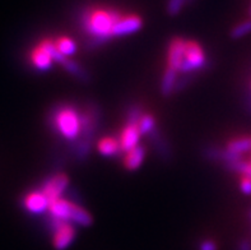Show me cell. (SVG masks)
I'll return each mask as SVG.
<instances>
[{
    "label": "cell",
    "mask_w": 251,
    "mask_h": 250,
    "mask_svg": "<svg viewBox=\"0 0 251 250\" xmlns=\"http://www.w3.org/2000/svg\"><path fill=\"white\" fill-rule=\"evenodd\" d=\"M123 17L116 9H91L84 8L79 14L80 27L89 38L86 42V50H95L107 44L112 38V28Z\"/></svg>",
    "instance_id": "obj_1"
},
{
    "label": "cell",
    "mask_w": 251,
    "mask_h": 250,
    "mask_svg": "<svg viewBox=\"0 0 251 250\" xmlns=\"http://www.w3.org/2000/svg\"><path fill=\"white\" fill-rule=\"evenodd\" d=\"M102 119V111L100 105L95 101H89L80 111V136L73 144L74 157L78 162L86 161L91 155L93 142H95L97 130L100 129Z\"/></svg>",
    "instance_id": "obj_2"
},
{
    "label": "cell",
    "mask_w": 251,
    "mask_h": 250,
    "mask_svg": "<svg viewBox=\"0 0 251 250\" xmlns=\"http://www.w3.org/2000/svg\"><path fill=\"white\" fill-rule=\"evenodd\" d=\"M49 125L64 139L74 143L80 136V111L69 104H59L50 111Z\"/></svg>",
    "instance_id": "obj_3"
},
{
    "label": "cell",
    "mask_w": 251,
    "mask_h": 250,
    "mask_svg": "<svg viewBox=\"0 0 251 250\" xmlns=\"http://www.w3.org/2000/svg\"><path fill=\"white\" fill-rule=\"evenodd\" d=\"M49 212H50L51 217L70 222L75 226L89 227L93 223L92 215L88 211L78 206L73 200H68L65 198L52 200L49 207Z\"/></svg>",
    "instance_id": "obj_4"
},
{
    "label": "cell",
    "mask_w": 251,
    "mask_h": 250,
    "mask_svg": "<svg viewBox=\"0 0 251 250\" xmlns=\"http://www.w3.org/2000/svg\"><path fill=\"white\" fill-rule=\"evenodd\" d=\"M40 45H41L42 48H44L45 50L48 51L49 54H50V56L52 57L54 63L60 64L61 67L67 70L70 76H73L75 80L84 83V84L91 83L92 78H91L88 72H87V70L84 69L79 63L72 60L70 57L61 55L60 53L56 50V48H55V42L52 41V40H50V38H45V40H42V41L40 42Z\"/></svg>",
    "instance_id": "obj_5"
},
{
    "label": "cell",
    "mask_w": 251,
    "mask_h": 250,
    "mask_svg": "<svg viewBox=\"0 0 251 250\" xmlns=\"http://www.w3.org/2000/svg\"><path fill=\"white\" fill-rule=\"evenodd\" d=\"M49 228L52 234V247L55 250H67L76 238L75 225L70 222L51 217L49 219Z\"/></svg>",
    "instance_id": "obj_6"
},
{
    "label": "cell",
    "mask_w": 251,
    "mask_h": 250,
    "mask_svg": "<svg viewBox=\"0 0 251 250\" xmlns=\"http://www.w3.org/2000/svg\"><path fill=\"white\" fill-rule=\"evenodd\" d=\"M207 65V57L204 50L197 41H188L185 45V56L180 73L193 74L203 69Z\"/></svg>",
    "instance_id": "obj_7"
},
{
    "label": "cell",
    "mask_w": 251,
    "mask_h": 250,
    "mask_svg": "<svg viewBox=\"0 0 251 250\" xmlns=\"http://www.w3.org/2000/svg\"><path fill=\"white\" fill-rule=\"evenodd\" d=\"M69 177H68L67 174L56 172V174H52L42 181L40 190L48 196L51 203L52 200H56L60 198L61 194L69 187Z\"/></svg>",
    "instance_id": "obj_8"
},
{
    "label": "cell",
    "mask_w": 251,
    "mask_h": 250,
    "mask_svg": "<svg viewBox=\"0 0 251 250\" xmlns=\"http://www.w3.org/2000/svg\"><path fill=\"white\" fill-rule=\"evenodd\" d=\"M22 206L25 207L27 212L32 213V215H41V213L49 211L50 200L41 190H33L23 196Z\"/></svg>",
    "instance_id": "obj_9"
},
{
    "label": "cell",
    "mask_w": 251,
    "mask_h": 250,
    "mask_svg": "<svg viewBox=\"0 0 251 250\" xmlns=\"http://www.w3.org/2000/svg\"><path fill=\"white\" fill-rule=\"evenodd\" d=\"M185 45H186V40L181 37H174L170 41L169 49H167V67L176 70L177 73H180L182 61H184Z\"/></svg>",
    "instance_id": "obj_10"
},
{
    "label": "cell",
    "mask_w": 251,
    "mask_h": 250,
    "mask_svg": "<svg viewBox=\"0 0 251 250\" xmlns=\"http://www.w3.org/2000/svg\"><path fill=\"white\" fill-rule=\"evenodd\" d=\"M143 26V21L137 14L123 16L112 28V37H123V36L133 35L139 31Z\"/></svg>",
    "instance_id": "obj_11"
},
{
    "label": "cell",
    "mask_w": 251,
    "mask_h": 250,
    "mask_svg": "<svg viewBox=\"0 0 251 250\" xmlns=\"http://www.w3.org/2000/svg\"><path fill=\"white\" fill-rule=\"evenodd\" d=\"M140 136H142V133H140L139 125L138 124H125V127L123 128L120 137H119V143H120L121 151L126 153L130 149H133L134 147H137L139 144Z\"/></svg>",
    "instance_id": "obj_12"
},
{
    "label": "cell",
    "mask_w": 251,
    "mask_h": 250,
    "mask_svg": "<svg viewBox=\"0 0 251 250\" xmlns=\"http://www.w3.org/2000/svg\"><path fill=\"white\" fill-rule=\"evenodd\" d=\"M147 137L150 138V142L151 144H152L153 149H154V152H156L161 159L166 160V161L171 159V156H172L171 147H170L167 139L163 137V134L159 132L158 128L153 129Z\"/></svg>",
    "instance_id": "obj_13"
},
{
    "label": "cell",
    "mask_w": 251,
    "mask_h": 250,
    "mask_svg": "<svg viewBox=\"0 0 251 250\" xmlns=\"http://www.w3.org/2000/svg\"><path fill=\"white\" fill-rule=\"evenodd\" d=\"M29 61H31L32 67L36 68L37 70H41V72L49 70L52 67V64H54L52 57L50 56V54L40 44L31 51Z\"/></svg>",
    "instance_id": "obj_14"
},
{
    "label": "cell",
    "mask_w": 251,
    "mask_h": 250,
    "mask_svg": "<svg viewBox=\"0 0 251 250\" xmlns=\"http://www.w3.org/2000/svg\"><path fill=\"white\" fill-rule=\"evenodd\" d=\"M146 159V148L143 146L138 144L137 147H134L133 149H130L129 152L125 153L124 157V166L126 170L134 171L138 170V168L142 166V164L144 162Z\"/></svg>",
    "instance_id": "obj_15"
},
{
    "label": "cell",
    "mask_w": 251,
    "mask_h": 250,
    "mask_svg": "<svg viewBox=\"0 0 251 250\" xmlns=\"http://www.w3.org/2000/svg\"><path fill=\"white\" fill-rule=\"evenodd\" d=\"M97 151L101 153L103 157H115L120 155L121 151L119 139H115L112 137H103L97 142Z\"/></svg>",
    "instance_id": "obj_16"
},
{
    "label": "cell",
    "mask_w": 251,
    "mask_h": 250,
    "mask_svg": "<svg viewBox=\"0 0 251 250\" xmlns=\"http://www.w3.org/2000/svg\"><path fill=\"white\" fill-rule=\"evenodd\" d=\"M177 72L171 68H166L165 73L162 76V81H161V93L163 97H169L172 93H175V87L177 83L178 76Z\"/></svg>",
    "instance_id": "obj_17"
},
{
    "label": "cell",
    "mask_w": 251,
    "mask_h": 250,
    "mask_svg": "<svg viewBox=\"0 0 251 250\" xmlns=\"http://www.w3.org/2000/svg\"><path fill=\"white\" fill-rule=\"evenodd\" d=\"M203 156L207 160L210 161H221L223 164L232 161L236 157H239V155H233L227 149L220 148V147H207L203 149Z\"/></svg>",
    "instance_id": "obj_18"
},
{
    "label": "cell",
    "mask_w": 251,
    "mask_h": 250,
    "mask_svg": "<svg viewBox=\"0 0 251 250\" xmlns=\"http://www.w3.org/2000/svg\"><path fill=\"white\" fill-rule=\"evenodd\" d=\"M227 151H229L233 155L242 156L244 153L250 152L251 151V137H240V138H235L231 139L227 143L226 147Z\"/></svg>",
    "instance_id": "obj_19"
},
{
    "label": "cell",
    "mask_w": 251,
    "mask_h": 250,
    "mask_svg": "<svg viewBox=\"0 0 251 250\" xmlns=\"http://www.w3.org/2000/svg\"><path fill=\"white\" fill-rule=\"evenodd\" d=\"M55 48L64 56L70 57L76 53V44L69 37H59L55 40Z\"/></svg>",
    "instance_id": "obj_20"
},
{
    "label": "cell",
    "mask_w": 251,
    "mask_h": 250,
    "mask_svg": "<svg viewBox=\"0 0 251 250\" xmlns=\"http://www.w3.org/2000/svg\"><path fill=\"white\" fill-rule=\"evenodd\" d=\"M249 33H251V18L241 21L233 26L229 31V37L232 40H240V38L248 36Z\"/></svg>",
    "instance_id": "obj_21"
},
{
    "label": "cell",
    "mask_w": 251,
    "mask_h": 250,
    "mask_svg": "<svg viewBox=\"0 0 251 250\" xmlns=\"http://www.w3.org/2000/svg\"><path fill=\"white\" fill-rule=\"evenodd\" d=\"M195 0H167L166 4V12L170 17L178 16L181 10L184 9L185 5H190L194 3Z\"/></svg>",
    "instance_id": "obj_22"
},
{
    "label": "cell",
    "mask_w": 251,
    "mask_h": 250,
    "mask_svg": "<svg viewBox=\"0 0 251 250\" xmlns=\"http://www.w3.org/2000/svg\"><path fill=\"white\" fill-rule=\"evenodd\" d=\"M138 125H139V129H140V133H142V136H148V134H150L153 129H156L157 128L156 120H154L153 115H151V114H144L143 116H142V119H140V121Z\"/></svg>",
    "instance_id": "obj_23"
},
{
    "label": "cell",
    "mask_w": 251,
    "mask_h": 250,
    "mask_svg": "<svg viewBox=\"0 0 251 250\" xmlns=\"http://www.w3.org/2000/svg\"><path fill=\"white\" fill-rule=\"evenodd\" d=\"M144 115L143 108L138 104H131L126 110V123L139 124L140 119Z\"/></svg>",
    "instance_id": "obj_24"
},
{
    "label": "cell",
    "mask_w": 251,
    "mask_h": 250,
    "mask_svg": "<svg viewBox=\"0 0 251 250\" xmlns=\"http://www.w3.org/2000/svg\"><path fill=\"white\" fill-rule=\"evenodd\" d=\"M194 81V73L193 74H184L181 78H178L177 83H176L175 87V93H178V92L184 91L188 85H190Z\"/></svg>",
    "instance_id": "obj_25"
},
{
    "label": "cell",
    "mask_w": 251,
    "mask_h": 250,
    "mask_svg": "<svg viewBox=\"0 0 251 250\" xmlns=\"http://www.w3.org/2000/svg\"><path fill=\"white\" fill-rule=\"evenodd\" d=\"M240 190L246 195H251V177L242 176L240 180Z\"/></svg>",
    "instance_id": "obj_26"
},
{
    "label": "cell",
    "mask_w": 251,
    "mask_h": 250,
    "mask_svg": "<svg viewBox=\"0 0 251 250\" xmlns=\"http://www.w3.org/2000/svg\"><path fill=\"white\" fill-rule=\"evenodd\" d=\"M198 250H218V247L213 240H203L198 245Z\"/></svg>",
    "instance_id": "obj_27"
},
{
    "label": "cell",
    "mask_w": 251,
    "mask_h": 250,
    "mask_svg": "<svg viewBox=\"0 0 251 250\" xmlns=\"http://www.w3.org/2000/svg\"><path fill=\"white\" fill-rule=\"evenodd\" d=\"M237 250H251V240L249 239H242L237 245Z\"/></svg>",
    "instance_id": "obj_28"
},
{
    "label": "cell",
    "mask_w": 251,
    "mask_h": 250,
    "mask_svg": "<svg viewBox=\"0 0 251 250\" xmlns=\"http://www.w3.org/2000/svg\"><path fill=\"white\" fill-rule=\"evenodd\" d=\"M245 109L246 111H248V114L251 115V92L248 95V97H246L245 100Z\"/></svg>",
    "instance_id": "obj_29"
},
{
    "label": "cell",
    "mask_w": 251,
    "mask_h": 250,
    "mask_svg": "<svg viewBox=\"0 0 251 250\" xmlns=\"http://www.w3.org/2000/svg\"><path fill=\"white\" fill-rule=\"evenodd\" d=\"M249 16L251 17V5H250V8H249Z\"/></svg>",
    "instance_id": "obj_30"
},
{
    "label": "cell",
    "mask_w": 251,
    "mask_h": 250,
    "mask_svg": "<svg viewBox=\"0 0 251 250\" xmlns=\"http://www.w3.org/2000/svg\"><path fill=\"white\" fill-rule=\"evenodd\" d=\"M249 219L251 220V209H250V211H249Z\"/></svg>",
    "instance_id": "obj_31"
},
{
    "label": "cell",
    "mask_w": 251,
    "mask_h": 250,
    "mask_svg": "<svg viewBox=\"0 0 251 250\" xmlns=\"http://www.w3.org/2000/svg\"><path fill=\"white\" fill-rule=\"evenodd\" d=\"M250 92H251V83H250Z\"/></svg>",
    "instance_id": "obj_32"
},
{
    "label": "cell",
    "mask_w": 251,
    "mask_h": 250,
    "mask_svg": "<svg viewBox=\"0 0 251 250\" xmlns=\"http://www.w3.org/2000/svg\"><path fill=\"white\" fill-rule=\"evenodd\" d=\"M250 165H251V161H250Z\"/></svg>",
    "instance_id": "obj_33"
}]
</instances>
